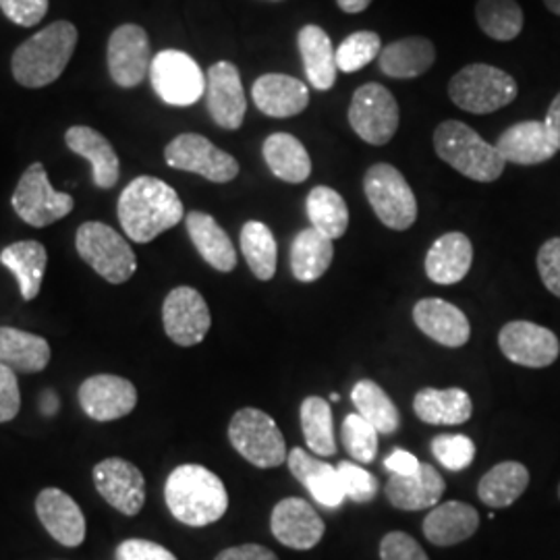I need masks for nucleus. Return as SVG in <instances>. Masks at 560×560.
I'll return each instance as SVG.
<instances>
[{
	"label": "nucleus",
	"instance_id": "obj_1",
	"mask_svg": "<svg viewBox=\"0 0 560 560\" xmlns=\"http://www.w3.org/2000/svg\"><path fill=\"white\" fill-rule=\"evenodd\" d=\"M117 214L129 240L150 243L177 226L185 219V208L168 183L143 175L122 189Z\"/></svg>",
	"mask_w": 560,
	"mask_h": 560
},
{
	"label": "nucleus",
	"instance_id": "obj_2",
	"mask_svg": "<svg viewBox=\"0 0 560 560\" xmlns=\"http://www.w3.org/2000/svg\"><path fill=\"white\" fill-rule=\"evenodd\" d=\"M164 501L175 520L206 527L224 517L229 492L221 478L203 465H179L164 483Z\"/></svg>",
	"mask_w": 560,
	"mask_h": 560
},
{
	"label": "nucleus",
	"instance_id": "obj_3",
	"mask_svg": "<svg viewBox=\"0 0 560 560\" xmlns=\"http://www.w3.org/2000/svg\"><path fill=\"white\" fill-rule=\"evenodd\" d=\"M78 27L69 21H55L21 44L11 60V71L23 88L38 90L65 73L78 48Z\"/></svg>",
	"mask_w": 560,
	"mask_h": 560
},
{
	"label": "nucleus",
	"instance_id": "obj_4",
	"mask_svg": "<svg viewBox=\"0 0 560 560\" xmlns=\"http://www.w3.org/2000/svg\"><path fill=\"white\" fill-rule=\"evenodd\" d=\"M434 150L457 173L478 183L501 179L506 162L497 145L460 120H444L434 131Z\"/></svg>",
	"mask_w": 560,
	"mask_h": 560
},
{
	"label": "nucleus",
	"instance_id": "obj_5",
	"mask_svg": "<svg viewBox=\"0 0 560 560\" xmlns=\"http://www.w3.org/2000/svg\"><path fill=\"white\" fill-rule=\"evenodd\" d=\"M517 81L499 67L474 62L463 67L448 81V96L455 106L471 115H492L515 102Z\"/></svg>",
	"mask_w": 560,
	"mask_h": 560
},
{
	"label": "nucleus",
	"instance_id": "obj_6",
	"mask_svg": "<svg viewBox=\"0 0 560 560\" xmlns=\"http://www.w3.org/2000/svg\"><path fill=\"white\" fill-rule=\"evenodd\" d=\"M81 260L110 284H122L138 270L136 252L127 240L104 222H83L75 235Z\"/></svg>",
	"mask_w": 560,
	"mask_h": 560
},
{
	"label": "nucleus",
	"instance_id": "obj_7",
	"mask_svg": "<svg viewBox=\"0 0 560 560\" xmlns=\"http://www.w3.org/2000/svg\"><path fill=\"white\" fill-rule=\"evenodd\" d=\"M363 191L378 221L393 231H407L418 221V200L411 185L393 164H374L363 177Z\"/></svg>",
	"mask_w": 560,
	"mask_h": 560
},
{
	"label": "nucleus",
	"instance_id": "obj_8",
	"mask_svg": "<svg viewBox=\"0 0 560 560\" xmlns=\"http://www.w3.org/2000/svg\"><path fill=\"white\" fill-rule=\"evenodd\" d=\"M229 441L243 459L260 469L280 467L289 457L277 421L254 407H245L233 416L229 423Z\"/></svg>",
	"mask_w": 560,
	"mask_h": 560
},
{
	"label": "nucleus",
	"instance_id": "obj_9",
	"mask_svg": "<svg viewBox=\"0 0 560 560\" xmlns=\"http://www.w3.org/2000/svg\"><path fill=\"white\" fill-rule=\"evenodd\" d=\"M11 203L21 221L36 229L55 224L60 219L69 217L75 208V200L69 194L57 191L50 185L42 162H34L25 168Z\"/></svg>",
	"mask_w": 560,
	"mask_h": 560
},
{
	"label": "nucleus",
	"instance_id": "obj_10",
	"mask_svg": "<svg viewBox=\"0 0 560 560\" xmlns=\"http://www.w3.org/2000/svg\"><path fill=\"white\" fill-rule=\"evenodd\" d=\"M399 104L388 88L365 83L349 106V125L370 145H386L399 129Z\"/></svg>",
	"mask_w": 560,
	"mask_h": 560
},
{
	"label": "nucleus",
	"instance_id": "obj_11",
	"mask_svg": "<svg viewBox=\"0 0 560 560\" xmlns=\"http://www.w3.org/2000/svg\"><path fill=\"white\" fill-rule=\"evenodd\" d=\"M171 168L196 173L212 183H229L240 175V162L198 133H180L164 148Z\"/></svg>",
	"mask_w": 560,
	"mask_h": 560
},
{
	"label": "nucleus",
	"instance_id": "obj_12",
	"mask_svg": "<svg viewBox=\"0 0 560 560\" xmlns=\"http://www.w3.org/2000/svg\"><path fill=\"white\" fill-rule=\"evenodd\" d=\"M150 81L159 98L171 106H191L206 94L200 65L180 50H162L150 65Z\"/></svg>",
	"mask_w": 560,
	"mask_h": 560
},
{
	"label": "nucleus",
	"instance_id": "obj_13",
	"mask_svg": "<svg viewBox=\"0 0 560 560\" xmlns=\"http://www.w3.org/2000/svg\"><path fill=\"white\" fill-rule=\"evenodd\" d=\"M106 62L110 80L119 88H138L150 75L152 65L148 32L136 23L117 27L108 38Z\"/></svg>",
	"mask_w": 560,
	"mask_h": 560
},
{
	"label": "nucleus",
	"instance_id": "obj_14",
	"mask_svg": "<svg viewBox=\"0 0 560 560\" xmlns=\"http://www.w3.org/2000/svg\"><path fill=\"white\" fill-rule=\"evenodd\" d=\"M162 324L173 342L179 347H194L206 339L212 318L200 291L191 287H177L162 303Z\"/></svg>",
	"mask_w": 560,
	"mask_h": 560
},
{
	"label": "nucleus",
	"instance_id": "obj_15",
	"mask_svg": "<svg viewBox=\"0 0 560 560\" xmlns=\"http://www.w3.org/2000/svg\"><path fill=\"white\" fill-rule=\"evenodd\" d=\"M499 345L506 360L523 368H548L559 360L560 342L550 328L534 322L515 320L502 326Z\"/></svg>",
	"mask_w": 560,
	"mask_h": 560
},
{
	"label": "nucleus",
	"instance_id": "obj_16",
	"mask_svg": "<svg viewBox=\"0 0 560 560\" xmlns=\"http://www.w3.org/2000/svg\"><path fill=\"white\" fill-rule=\"evenodd\" d=\"M206 104L212 120L226 131H237L247 113V98L241 83L240 69L219 60L206 73Z\"/></svg>",
	"mask_w": 560,
	"mask_h": 560
},
{
	"label": "nucleus",
	"instance_id": "obj_17",
	"mask_svg": "<svg viewBox=\"0 0 560 560\" xmlns=\"http://www.w3.org/2000/svg\"><path fill=\"white\" fill-rule=\"evenodd\" d=\"M94 483L104 501L127 517L140 515L145 504V480L129 460L110 457L94 467Z\"/></svg>",
	"mask_w": 560,
	"mask_h": 560
},
{
	"label": "nucleus",
	"instance_id": "obj_18",
	"mask_svg": "<svg viewBox=\"0 0 560 560\" xmlns=\"http://www.w3.org/2000/svg\"><path fill=\"white\" fill-rule=\"evenodd\" d=\"M81 409L94 421H115L129 416L138 405V390L127 378L98 374L81 382Z\"/></svg>",
	"mask_w": 560,
	"mask_h": 560
},
{
	"label": "nucleus",
	"instance_id": "obj_19",
	"mask_svg": "<svg viewBox=\"0 0 560 560\" xmlns=\"http://www.w3.org/2000/svg\"><path fill=\"white\" fill-rule=\"evenodd\" d=\"M270 529L282 546L293 550H312L324 538L326 525L310 502L284 499L272 509Z\"/></svg>",
	"mask_w": 560,
	"mask_h": 560
},
{
	"label": "nucleus",
	"instance_id": "obj_20",
	"mask_svg": "<svg viewBox=\"0 0 560 560\" xmlns=\"http://www.w3.org/2000/svg\"><path fill=\"white\" fill-rule=\"evenodd\" d=\"M494 145L504 162L521 166L552 161L559 152V145L544 120H521L517 125H511L506 131H502Z\"/></svg>",
	"mask_w": 560,
	"mask_h": 560
},
{
	"label": "nucleus",
	"instance_id": "obj_21",
	"mask_svg": "<svg viewBox=\"0 0 560 560\" xmlns=\"http://www.w3.org/2000/svg\"><path fill=\"white\" fill-rule=\"evenodd\" d=\"M36 513L44 529L62 546L78 548L85 540V517L80 504L59 488L42 490Z\"/></svg>",
	"mask_w": 560,
	"mask_h": 560
},
{
	"label": "nucleus",
	"instance_id": "obj_22",
	"mask_svg": "<svg viewBox=\"0 0 560 560\" xmlns=\"http://www.w3.org/2000/svg\"><path fill=\"white\" fill-rule=\"evenodd\" d=\"M252 98L264 115L275 119H291L310 106V90L298 78L284 73H266L254 83Z\"/></svg>",
	"mask_w": 560,
	"mask_h": 560
},
{
	"label": "nucleus",
	"instance_id": "obj_23",
	"mask_svg": "<svg viewBox=\"0 0 560 560\" xmlns=\"http://www.w3.org/2000/svg\"><path fill=\"white\" fill-rule=\"evenodd\" d=\"M413 322L425 337L451 349L467 345L471 337L469 320L459 307L436 298H428L416 303Z\"/></svg>",
	"mask_w": 560,
	"mask_h": 560
},
{
	"label": "nucleus",
	"instance_id": "obj_24",
	"mask_svg": "<svg viewBox=\"0 0 560 560\" xmlns=\"http://www.w3.org/2000/svg\"><path fill=\"white\" fill-rule=\"evenodd\" d=\"M65 143L71 152L92 164L94 185L101 189H113L120 177V162L113 143L102 136L101 131L75 125L65 133Z\"/></svg>",
	"mask_w": 560,
	"mask_h": 560
},
{
	"label": "nucleus",
	"instance_id": "obj_25",
	"mask_svg": "<svg viewBox=\"0 0 560 560\" xmlns=\"http://www.w3.org/2000/svg\"><path fill=\"white\" fill-rule=\"evenodd\" d=\"M446 490L436 467L421 463L420 471L413 476H390L384 492L386 499L400 511H423L434 509Z\"/></svg>",
	"mask_w": 560,
	"mask_h": 560
},
{
	"label": "nucleus",
	"instance_id": "obj_26",
	"mask_svg": "<svg viewBox=\"0 0 560 560\" xmlns=\"http://www.w3.org/2000/svg\"><path fill=\"white\" fill-rule=\"evenodd\" d=\"M287 463L295 480L303 483L307 492L314 497V501L320 502L322 506L339 509L347 499L337 467L301 451L300 446L289 453Z\"/></svg>",
	"mask_w": 560,
	"mask_h": 560
},
{
	"label": "nucleus",
	"instance_id": "obj_27",
	"mask_svg": "<svg viewBox=\"0 0 560 560\" xmlns=\"http://www.w3.org/2000/svg\"><path fill=\"white\" fill-rule=\"evenodd\" d=\"M480 527V513L459 501L439 504L423 520V536L434 546H455L469 540Z\"/></svg>",
	"mask_w": 560,
	"mask_h": 560
},
{
	"label": "nucleus",
	"instance_id": "obj_28",
	"mask_svg": "<svg viewBox=\"0 0 560 560\" xmlns=\"http://www.w3.org/2000/svg\"><path fill=\"white\" fill-rule=\"evenodd\" d=\"M436 60L434 44L423 36H409L382 46L378 67L386 78L416 80L432 69Z\"/></svg>",
	"mask_w": 560,
	"mask_h": 560
},
{
	"label": "nucleus",
	"instance_id": "obj_29",
	"mask_svg": "<svg viewBox=\"0 0 560 560\" xmlns=\"http://www.w3.org/2000/svg\"><path fill=\"white\" fill-rule=\"evenodd\" d=\"M474 261V245L463 233H446L432 243L425 256V275L436 284H457Z\"/></svg>",
	"mask_w": 560,
	"mask_h": 560
},
{
	"label": "nucleus",
	"instance_id": "obj_30",
	"mask_svg": "<svg viewBox=\"0 0 560 560\" xmlns=\"http://www.w3.org/2000/svg\"><path fill=\"white\" fill-rule=\"evenodd\" d=\"M185 226L196 245L198 254L219 272H231L237 266V252L233 241L226 235L219 222L206 212H189L185 217Z\"/></svg>",
	"mask_w": 560,
	"mask_h": 560
},
{
	"label": "nucleus",
	"instance_id": "obj_31",
	"mask_svg": "<svg viewBox=\"0 0 560 560\" xmlns=\"http://www.w3.org/2000/svg\"><path fill=\"white\" fill-rule=\"evenodd\" d=\"M298 44H300L307 81L316 90L328 92L337 83V71H339L337 57H335L337 50L330 42V36L318 25H303L298 34Z\"/></svg>",
	"mask_w": 560,
	"mask_h": 560
},
{
	"label": "nucleus",
	"instance_id": "obj_32",
	"mask_svg": "<svg viewBox=\"0 0 560 560\" xmlns=\"http://www.w3.org/2000/svg\"><path fill=\"white\" fill-rule=\"evenodd\" d=\"M0 264L13 272L20 284L21 298L36 300L48 264L46 247L40 241H18L0 252Z\"/></svg>",
	"mask_w": 560,
	"mask_h": 560
},
{
	"label": "nucleus",
	"instance_id": "obj_33",
	"mask_svg": "<svg viewBox=\"0 0 560 560\" xmlns=\"http://www.w3.org/2000/svg\"><path fill=\"white\" fill-rule=\"evenodd\" d=\"M413 411L432 425H460L471 420L474 405L463 388H421L413 399Z\"/></svg>",
	"mask_w": 560,
	"mask_h": 560
},
{
	"label": "nucleus",
	"instance_id": "obj_34",
	"mask_svg": "<svg viewBox=\"0 0 560 560\" xmlns=\"http://www.w3.org/2000/svg\"><path fill=\"white\" fill-rule=\"evenodd\" d=\"M264 161L275 177L284 183H303L312 175V159L295 136L291 133H272L261 145Z\"/></svg>",
	"mask_w": 560,
	"mask_h": 560
},
{
	"label": "nucleus",
	"instance_id": "obj_35",
	"mask_svg": "<svg viewBox=\"0 0 560 560\" xmlns=\"http://www.w3.org/2000/svg\"><path fill=\"white\" fill-rule=\"evenodd\" d=\"M50 361V345L38 335L20 328L0 326V363L9 365L13 372L36 374Z\"/></svg>",
	"mask_w": 560,
	"mask_h": 560
},
{
	"label": "nucleus",
	"instance_id": "obj_36",
	"mask_svg": "<svg viewBox=\"0 0 560 560\" xmlns=\"http://www.w3.org/2000/svg\"><path fill=\"white\" fill-rule=\"evenodd\" d=\"M335 258L332 240L314 226L303 229L291 245V270L300 282H314L326 275Z\"/></svg>",
	"mask_w": 560,
	"mask_h": 560
},
{
	"label": "nucleus",
	"instance_id": "obj_37",
	"mask_svg": "<svg viewBox=\"0 0 560 560\" xmlns=\"http://www.w3.org/2000/svg\"><path fill=\"white\" fill-rule=\"evenodd\" d=\"M529 486V471L517 460H504L494 465L478 486V497L490 509H506L520 501Z\"/></svg>",
	"mask_w": 560,
	"mask_h": 560
},
{
	"label": "nucleus",
	"instance_id": "obj_38",
	"mask_svg": "<svg viewBox=\"0 0 560 560\" xmlns=\"http://www.w3.org/2000/svg\"><path fill=\"white\" fill-rule=\"evenodd\" d=\"M351 400L363 420L372 423L378 434L393 436L400 428L397 405L374 381H360L351 390Z\"/></svg>",
	"mask_w": 560,
	"mask_h": 560
},
{
	"label": "nucleus",
	"instance_id": "obj_39",
	"mask_svg": "<svg viewBox=\"0 0 560 560\" xmlns=\"http://www.w3.org/2000/svg\"><path fill=\"white\" fill-rule=\"evenodd\" d=\"M241 252L258 280L275 279L279 247L272 231L260 221H249L241 229Z\"/></svg>",
	"mask_w": 560,
	"mask_h": 560
},
{
	"label": "nucleus",
	"instance_id": "obj_40",
	"mask_svg": "<svg viewBox=\"0 0 560 560\" xmlns=\"http://www.w3.org/2000/svg\"><path fill=\"white\" fill-rule=\"evenodd\" d=\"M305 210L312 226L328 240H340L345 235L349 226V210L342 196L332 187H326V185L314 187L305 201Z\"/></svg>",
	"mask_w": 560,
	"mask_h": 560
},
{
	"label": "nucleus",
	"instance_id": "obj_41",
	"mask_svg": "<svg viewBox=\"0 0 560 560\" xmlns=\"http://www.w3.org/2000/svg\"><path fill=\"white\" fill-rule=\"evenodd\" d=\"M300 418L303 436L310 451H314V455L318 457L335 455L337 441L330 402L322 397H307L301 402Z\"/></svg>",
	"mask_w": 560,
	"mask_h": 560
},
{
	"label": "nucleus",
	"instance_id": "obj_42",
	"mask_svg": "<svg viewBox=\"0 0 560 560\" xmlns=\"http://www.w3.org/2000/svg\"><path fill=\"white\" fill-rule=\"evenodd\" d=\"M476 21L492 40H515L523 30V11L517 0H478Z\"/></svg>",
	"mask_w": 560,
	"mask_h": 560
},
{
	"label": "nucleus",
	"instance_id": "obj_43",
	"mask_svg": "<svg viewBox=\"0 0 560 560\" xmlns=\"http://www.w3.org/2000/svg\"><path fill=\"white\" fill-rule=\"evenodd\" d=\"M382 40L376 32H355L340 42L335 57L342 73H355L381 57Z\"/></svg>",
	"mask_w": 560,
	"mask_h": 560
},
{
	"label": "nucleus",
	"instance_id": "obj_44",
	"mask_svg": "<svg viewBox=\"0 0 560 560\" xmlns=\"http://www.w3.org/2000/svg\"><path fill=\"white\" fill-rule=\"evenodd\" d=\"M342 444L347 453L358 463H372L378 453V430L361 418L360 413H349L342 421Z\"/></svg>",
	"mask_w": 560,
	"mask_h": 560
},
{
	"label": "nucleus",
	"instance_id": "obj_45",
	"mask_svg": "<svg viewBox=\"0 0 560 560\" xmlns=\"http://www.w3.org/2000/svg\"><path fill=\"white\" fill-rule=\"evenodd\" d=\"M432 453L448 471H460L476 457V444L463 434H442L432 441Z\"/></svg>",
	"mask_w": 560,
	"mask_h": 560
},
{
	"label": "nucleus",
	"instance_id": "obj_46",
	"mask_svg": "<svg viewBox=\"0 0 560 560\" xmlns=\"http://www.w3.org/2000/svg\"><path fill=\"white\" fill-rule=\"evenodd\" d=\"M337 471H339L340 483L347 499L353 502H372L376 499L381 483L374 474H370L368 469H363L358 463H351V460H340Z\"/></svg>",
	"mask_w": 560,
	"mask_h": 560
},
{
	"label": "nucleus",
	"instance_id": "obj_47",
	"mask_svg": "<svg viewBox=\"0 0 560 560\" xmlns=\"http://www.w3.org/2000/svg\"><path fill=\"white\" fill-rule=\"evenodd\" d=\"M382 560H430L418 540L405 532H390L381 541Z\"/></svg>",
	"mask_w": 560,
	"mask_h": 560
},
{
	"label": "nucleus",
	"instance_id": "obj_48",
	"mask_svg": "<svg viewBox=\"0 0 560 560\" xmlns=\"http://www.w3.org/2000/svg\"><path fill=\"white\" fill-rule=\"evenodd\" d=\"M48 0H0L2 13L21 27L38 25L48 13Z\"/></svg>",
	"mask_w": 560,
	"mask_h": 560
},
{
	"label": "nucleus",
	"instance_id": "obj_49",
	"mask_svg": "<svg viewBox=\"0 0 560 560\" xmlns=\"http://www.w3.org/2000/svg\"><path fill=\"white\" fill-rule=\"evenodd\" d=\"M538 270L544 287L560 300V237L548 240L538 252Z\"/></svg>",
	"mask_w": 560,
	"mask_h": 560
},
{
	"label": "nucleus",
	"instance_id": "obj_50",
	"mask_svg": "<svg viewBox=\"0 0 560 560\" xmlns=\"http://www.w3.org/2000/svg\"><path fill=\"white\" fill-rule=\"evenodd\" d=\"M21 409L20 382L15 372L0 363V423L18 418Z\"/></svg>",
	"mask_w": 560,
	"mask_h": 560
},
{
	"label": "nucleus",
	"instance_id": "obj_51",
	"mask_svg": "<svg viewBox=\"0 0 560 560\" xmlns=\"http://www.w3.org/2000/svg\"><path fill=\"white\" fill-rule=\"evenodd\" d=\"M115 560H177V557L156 541L131 538L120 541L115 550Z\"/></svg>",
	"mask_w": 560,
	"mask_h": 560
},
{
	"label": "nucleus",
	"instance_id": "obj_52",
	"mask_svg": "<svg viewBox=\"0 0 560 560\" xmlns=\"http://www.w3.org/2000/svg\"><path fill=\"white\" fill-rule=\"evenodd\" d=\"M214 560H279V557L260 544H243L235 548H226Z\"/></svg>",
	"mask_w": 560,
	"mask_h": 560
},
{
	"label": "nucleus",
	"instance_id": "obj_53",
	"mask_svg": "<svg viewBox=\"0 0 560 560\" xmlns=\"http://www.w3.org/2000/svg\"><path fill=\"white\" fill-rule=\"evenodd\" d=\"M384 467L395 476H413V474L420 471L421 463L416 455H411L402 448H397L390 457H386Z\"/></svg>",
	"mask_w": 560,
	"mask_h": 560
},
{
	"label": "nucleus",
	"instance_id": "obj_54",
	"mask_svg": "<svg viewBox=\"0 0 560 560\" xmlns=\"http://www.w3.org/2000/svg\"><path fill=\"white\" fill-rule=\"evenodd\" d=\"M544 122H546V127L550 129V133H552L555 141H557L560 152V92L557 94V98L552 101V104L548 106V113H546Z\"/></svg>",
	"mask_w": 560,
	"mask_h": 560
},
{
	"label": "nucleus",
	"instance_id": "obj_55",
	"mask_svg": "<svg viewBox=\"0 0 560 560\" xmlns=\"http://www.w3.org/2000/svg\"><path fill=\"white\" fill-rule=\"evenodd\" d=\"M59 397H57L55 390H44L42 393L40 409L46 418H52L59 411Z\"/></svg>",
	"mask_w": 560,
	"mask_h": 560
},
{
	"label": "nucleus",
	"instance_id": "obj_56",
	"mask_svg": "<svg viewBox=\"0 0 560 560\" xmlns=\"http://www.w3.org/2000/svg\"><path fill=\"white\" fill-rule=\"evenodd\" d=\"M337 4H339L342 13L358 15V13H363L372 4V0H337Z\"/></svg>",
	"mask_w": 560,
	"mask_h": 560
},
{
	"label": "nucleus",
	"instance_id": "obj_57",
	"mask_svg": "<svg viewBox=\"0 0 560 560\" xmlns=\"http://www.w3.org/2000/svg\"><path fill=\"white\" fill-rule=\"evenodd\" d=\"M546 9L552 13V15H559L560 18V0H544Z\"/></svg>",
	"mask_w": 560,
	"mask_h": 560
},
{
	"label": "nucleus",
	"instance_id": "obj_58",
	"mask_svg": "<svg viewBox=\"0 0 560 560\" xmlns=\"http://www.w3.org/2000/svg\"><path fill=\"white\" fill-rule=\"evenodd\" d=\"M330 400H335V402H337V400H340L339 393H332V395H330Z\"/></svg>",
	"mask_w": 560,
	"mask_h": 560
},
{
	"label": "nucleus",
	"instance_id": "obj_59",
	"mask_svg": "<svg viewBox=\"0 0 560 560\" xmlns=\"http://www.w3.org/2000/svg\"><path fill=\"white\" fill-rule=\"evenodd\" d=\"M559 499H560V486H559Z\"/></svg>",
	"mask_w": 560,
	"mask_h": 560
}]
</instances>
